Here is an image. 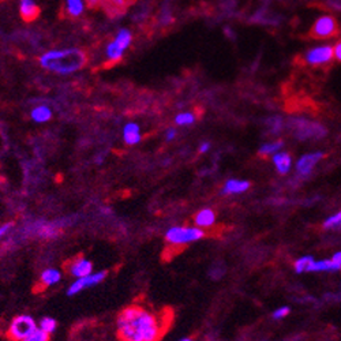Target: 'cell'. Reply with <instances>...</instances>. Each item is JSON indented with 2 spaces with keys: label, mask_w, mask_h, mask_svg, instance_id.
I'll use <instances>...</instances> for the list:
<instances>
[{
  "label": "cell",
  "mask_w": 341,
  "mask_h": 341,
  "mask_svg": "<svg viewBox=\"0 0 341 341\" xmlns=\"http://www.w3.org/2000/svg\"><path fill=\"white\" fill-rule=\"evenodd\" d=\"M120 341H158L165 330L164 318L142 306H128L118 317Z\"/></svg>",
  "instance_id": "1"
},
{
  "label": "cell",
  "mask_w": 341,
  "mask_h": 341,
  "mask_svg": "<svg viewBox=\"0 0 341 341\" xmlns=\"http://www.w3.org/2000/svg\"><path fill=\"white\" fill-rule=\"evenodd\" d=\"M88 61L82 49H52L40 56V66L55 74L69 75L81 70Z\"/></svg>",
  "instance_id": "2"
},
{
  "label": "cell",
  "mask_w": 341,
  "mask_h": 341,
  "mask_svg": "<svg viewBox=\"0 0 341 341\" xmlns=\"http://www.w3.org/2000/svg\"><path fill=\"white\" fill-rule=\"evenodd\" d=\"M205 236V232L199 227H170L165 232V241L169 245L183 246L188 243L201 241Z\"/></svg>",
  "instance_id": "3"
},
{
  "label": "cell",
  "mask_w": 341,
  "mask_h": 341,
  "mask_svg": "<svg viewBox=\"0 0 341 341\" xmlns=\"http://www.w3.org/2000/svg\"><path fill=\"white\" fill-rule=\"evenodd\" d=\"M36 329H37V324L33 317L26 314L17 315L7 329V336L13 341H23L29 334L35 332Z\"/></svg>",
  "instance_id": "4"
},
{
  "label": "cell",
  "mask_w": 341,
  "mask_h": 341,
  "mask_svg": "<svg viewBox=\"0 0 341 341\" xmlns=\"http://www.w3.org/2000/svg\"><path fill=\"white\" fill-rule=\"evenodd\" d=\"M338 33V23L330 15L318 18L310 30V37L315 40H325L333 37Z\"/></svg>",
  "instance_id": "5"
},
{
  "label": "cell",
  "mask_w": 341,
  "mask_h": 341,
  "mask_svg": "<svg viewBox=\"0 0 341 341\" xmlns=\"http://www.w3.org/2000/svg\"><path fill=\"white\" fill-rule=\"evenodd\" d=\"M291 127L297 138H300V140L321 138L326 134V130L319 123L309 122V120H303V119H296V120L293 119L291 122Z\"/></svg>",
  "instance_id": "6"
},
{
  "label": "cell",
  "mask_w": 341,
  "mask_h": 341,
  "mask_svg": "<svg viewBox=\"0 0 341 341\" xmlns=\"http://www.w3.org/2000/svg\"><path fill=\"white\" fill-rule=\"evenodd\" d=\"M105 277H107V271L101 270V271H92L90 275L85 276V277H79L77 280L73 283V284L69 287L67 289V295L69 296H74L77 293L82 292L83 289H88L92 288L94 285H98L100 283L105 280Z\"/></svg>",
  "instance_id": "7"
},
{
  "label": "cell",
  "mask_w": 341,
  "mask_h": 341,
  "mask_svg": "<svg viewBox=\"0 0 341 341\" xmlns=\"http://www.w3.org/2000/svg\"><path fill=\"white\" fill-rule=\"evenodd\" d=\"M333 59L332 47H318L306 53V61L311 66H322L328 64Z\"/></svg>",
  "instance_id": "8"
},
{
  "label": "cell",
  "mask_w": 341,
  "mask_h": 341,
  "mask_svg": "<svg viewBox=\"0 0 341 341\" xmlns=\"http://www.w3.org/2000/svg\"><path fill=\"white\" fill-rule=\"evenodd\" d=\"M324 158V153L322 152H314V153L304 154L299 158L296 162V170L299 175L307 176L310 175L315 165L318 164L321 160Z\"/></svg>",
  "instance_id": "9"
},
{
  "label": "cell",
  "mask_w": 341,
  "mask_h": 341,
  "mask_svg": "<svg viewBox=\"0 0 341 341\" xmlns=\"http://www.w3.org/2000/svg\"><path fill=\"white\" fill-rule=\"evenodd\" d=\"M69 271H70L71 276H74L75 279H79V277H85V276L90 275L93 271V263L86 258H75L73 262L70 263L69 266Z\"/></svg>",
  "instance_id": "10"
},
{
  "label": "cell",
  "mask_w": 341,
  "mask_h": 341,
  "mask_svg": "<svg viewBox=\"0 0 341 341\" xmlns=\"http://www.w3.org/2000/svg\"><path fill=\"white\" fill-rule=\"evenodd\" d=\"M19 14L25 22H31L39 18L40 9L35 0H19Z\"/></svg>",
  "instance_id": "11"
},
{
  "label": "cell",
  "mask_w": 341,
  "mask_h": 341,
  "mask_svg": "<svg viewBox=\"0 0 341 341\" xmlns=\"http://www.w3.org/2000/svg\"><path fill=\"white\" fill-rule=\"evenodd\" d=\"M250 188V182L239 179H229L225 182L223 187V194L225 195H236L246 193Z\"/></svg>",
  "instance_id": "12"
},
{
  "label": "cell",
  "mask_w": 341,
  "mask_h": 341,
  "mask_svg": "<svg viewBox=\"0 0 341 341\" xmlns=\"http://www.w3.org/2000/svg\"><path fill=\"white\" fill-rule=\"evenodd\" d=\"M273 164L281 175H287L292 168V157L287 152H277L273 154Z\"/></svg>",
  "instance_id": "13"
},
{
  "label": "cell",
  "mask_w": 341,
  "mask_h": 341,
  "mask_svg": "<svg viewBox=\"0 0 341 341\" xmlns=\"http://www.w3.org/2000/svg\"><path fill=\"white\" fill-rule=\"evenodd\" d=\"M194 223L199 228H209L216 223V213L215 210L210 208H205L198 212L195 217H194Z\"/></svg>",
  "instance_id": "14"
},
{
  "label": "cell",
  "mask_w": 341,
  "mask_h": 341,
  "mask_svg": "<svg viewBox=\"0 0 341 341\" xmlns=\"http://www.w3.org/2000/svg\"><path fill=\"white\" fill-rule=\"evenodd\" d=\"M59 229H60V227L56 223H43V221H39V223L35 224L36 235L40 237H44V239L55 237Z\"/></svg>",
  "instance_id": "15"
},
{
  "label": "cell",
  "mask_w": 341,
  "mask_h": 341,
  "mask_svg": "<svg viewBox=\"0 0 341 341\" xmlns=\"http://www.w3.org/2000/svg\"><path fill=\"white\" fill-rule=\"evenodd\" d=\"M141 128L137 123H127L123 127V140L127 145H137L141 142Z\"/></svg>",
  "instance_id": "16"
},
{
  "label": "cell",
  "mask_w": 341,
  "mask_h": 341,
  "mask_svg": "<svg viewBox=\"0 0 341 341\" xmlns=\"http://www.w3.org/2000/svg\"><path fill=\"white\" fill-rule=\"evenodd\" d=\"M30 118L35 123H47L52 119V110L48 105H37L31 110Z\"/></svg>",
  "instance_id": "17"
},
{
  "label": "cell",
  "mask_w": 341,
  "mask_h": 341,
  "mask_svg": "<svg viewBox=\"0 0 341 341\" xmlns=\"http://www.w3.org/2000/svg\"><path fill=\"white\" fill-rule=\"evenodd\" d=\"M60 280H61L60 270H57L55 267H49V269H45V270L41 273L40 284L47 288V287H52V285L57 284Z\"/></svg>",
  "instance_id": "18"
},
{
  "label": "cell",
  "mask_w": 341,
  "mask_h": 341,
  "mask_svg": "<svg viewBox=\"0 0 341 341\" xmlns=\"http://www.w3.org/2000/svg\"><path fill=\"white\" fill-rule=\"evenodd\" d=\"M341 270V265L330 259H321L314 261L310 267V271H338Z\"/></svg>",
  "instance_id": "19"
},
{
  "label": "cell",
  "mask_w": 341,
  "mask_h": 341,
  "mask_svg": "<svg viewBox=\"0 0 341 341\" xmlns=\"http://www.w3.org/2000/svg\"><path fill=\"white\" fill-rule=\"evenodd\" d=\"M123 53H124V51H123L115 41H111L110 44H108V47H107V52H105V55L108 57L110 64H115V63H118V61L122 60Z\"/></svg>",
  "instance_id": "20"
},
{
  "label": "cell",
  "mask_w": 341,
  "mask_h": 341,
  "mask_svg": "<svg viewBox=\"0 0 341 341\" xmlns=\"http://www.w3.org/2000/svg\"><path fill=\"white\" fill-rule=\"evenodd\" d=\"M67 14L73 18H78L82 15L85 10V2L83 0H66Z\"/></svg>",
  "instance_id": "21"
},
{
  "label": "cell",
  "mask_w": 341,
  "mask_h": 341,
  "mask_svg": "<svg viewBox=\"0 0 341 341\" xmlns=\"http://www.w3.org/2000/svg\"><path fill=\"white\" fill-rule=\"evenodd\" d=\"M131 40H132L131 31L128 30V29H120V30L118 31L116 37H115L114 41L123 49V51H126V49L130 47V44H131Z\"/></svg>",
  "instance_id": "22"
},
{
  "label": "cell",
  "mask_w": 341,
  "mask_h": 341,
  "mask_svg": "<svg viewBox=\"0 0 341 341\" xmlns=\"http://www.w3.org/2000/svg\"><path fill=\"white\" fill-rule=\"evenodd\" d=\"M315 259L310 255H304V257H300L297 258L293 263V269L296 273H306V271H310V267L313 265Z\"/></svg>",
  "instance_id": "23"
},
{
  "label": "cell",
  "mask_w": 341,
  "mask_h": 341,
  "mask_svg": "<svg viewBox=\"0 0 341 341\" xmlns=\"http://www.w3.org/2000/svg\"><path fill=\"white\" fill-rule=\"evenodd\" d=\"M283 142L281 141H276V142H269V144H265L261 146L259 149V153L263 154V156H269V154H275L277 152H280L283 149Z\"/></svg>",
  "instance_id": "24"
},
{
  "label": "cell",
  "mask_w": 341,
  "mask_h": 341,
  "mask_svg": "<svg viewBox=\"0 0 341 341\" xmlns=\"http://www.w3.org/2000/svg\"><path fill=\"white\" fill-rule=\"evenodd\" d=\"M56 326L57 322L53 318H51V317H45V318H43L40 321L39 325V328L41 329V330H44L45 333H48V334L55 332V330H56Z\"/></svg>",
  "instance_id": "25"
},
{
  "label": "cell",
  "mask_w": 341,
  "mask_h": 341,
  "mask_svg": "<svg viewBox=\"0 0 341 341\" xmlns=\"http://www.w3.org/2000/svg\"><path fill=\"white\" fill-rule=\"evenodd\" d=\"M195 122V115L191 114V112H183V114H179L175 118V123L178 126H190Z\"/></svg>",
  "instance_id": "26"
},
{
  "label": "cell",
  "mask_w": 341,
  "mask_h": 341,
  "mask_svg": "<svg viewBox=\"0 0 341 341\" xmlns=\"http://www.w3.org/2000/svg\"><path fill=\"white\" fill-rule=\"evenodd\" d=\"M341 227V210L337 212L334 215L329 216L328 219L324 221V228L326 229H333V228H340Z\"/></svg>",
  "instance_id": "27"
},
{
  "label": "cell",
  "mask_w": 341,
  "mask_h": 341,
  "mask_svg": "<svg viewBox=\"0 0 341 341\" xmlns=\"http://www.w3.org/2000/svg\"><path fill=\"white\" fill-rule=\"evenodd\" d=\"M23 341H49V334L45 333L44 330H41L40 328H37L35 332L29 334Z\"/></svg>",
  "instance_id": "28"
},
{
  "label": "cell",
  "mask_w": 341,
  "mask_h": 341,
  "mask_svg": "<svg viewBox=\"0 0 341 341\" xmlns=\"http://www.w3.org/2000/svg\"><path fill=\"white\" fill-rule=\"evenodd\" d=\"M289 313H291V309H289L288 306H281L273 311L271 317H273V319H283V318H285Z\"/></svg>",
  "instance_id": "29"
},
{
  "label": "cell",
  "mask_w": 341,
  "mask_h": 341,
  "mask_svg": "<svg viewBox=\"0 0 341 341\" xmlns=\"http://www.w3.org/2000/svg\"><path fill=\"white\" fill-rule=\"evenodd\" d=\"M107 2L111 6V10H115L118 13H120L122 10L127 7V0H107Z\"/></svg>",
  "instance_id": "30"
},
{
  "label": "cell",
  "mask_w": 341,
  "mask_h": 341,
  "mask_svg": "<svg viewBox=\"0 0 341 341\" xmlns=\"http://www.w3.org/2000/svg\"><path fill=\"white\" fill-rule=\"evenodd\" d=\"M269 124H270V130L273 132H279L283 128V120L280 118H273L269 120Z\"/></svg>",
  "instance_id": "31"
},
{
  "label": "cell",
  "mask_w": 341,
  "mask_h": 341,
  "mask_svg": "<svg viewBox=\"0 0 341 341\" xmlns=\"http://www.w3.org/2000/svg\"><path fill=\"white\" fill-rule=\"evenodd\" d=\"M333 57H336L337 60L341 61V41L337 43L336 47L333 48Z\"/></svg>",
  "instance_id": "32"
},
{
  "label": "cell",
  "mask_w": 341,
  "mask_h": 341,
  "mask_svg": "<svg viewBox=\"0 0 341 341\" xmlns=\"http://www.w3.org/2000/svg\"><path fill=\"white\" fill-rule=\"evenodd\" d=\"M11 227H13V225H11V224H10V223L3 224V225L0 227V239L5 236L6 233H7V232L10 231V228H11Z\"/></svg>",
  "instance_id": "33"
},
{
  "label": "cell",
  "mask_w": 341,
  "mask_h": 341,
  "mask_svg": "<svg viewBox=\"0 0 341 341\" xmlns=\"http://www.w3.org/2000/svg\"><path fill=\"white\" fill-rule=\"evenodd\" d=\"M86 5H88V7H90V9H96L97 6H98V3H100V0H83Z\"/></svg>",
  "instance_id": "34"
},
{
  "label": "cell",
  "mask_w": 341,
  "mask_h": 341,
  "mask_svg": "<svg viewBox=\"0 0 341 341\" xmlns=\"http://www.w3.org/2000/svg\"><path fill=\"white\" fill-rule=\"evenodd\" d=\"M175 137H176V131L174 130V128H169V130L166 131V135H165L166 141H172Z\"/></svg>",
  "instance_id": "35"
},
{
  "label": "cell",
  "mask_w": 341,
  "mask_h": 341,
  "mask_svg": "<svg viewBox=\"0 0 341 341\" xmlns=\"http://www.w3.org/2000/svg\"><path fill=\"white\" fill-rule=\"evenodd\" d=\"M209 149H210V145L208 144V142H203V144L199 146V153H206Z\"/></svg>",
  "instance_id": "36"
},
{
  "label": "cell",
  "mask_w": 341,
  "mask_h": 341,
  "mask_svg": "<svg viewBox=\"0 0 341 341\" xmlns=\"http://www.w3.org/2000/svg\"><path fill=\"white\" fill-rule=\"evenodd\" d=\"M332 259L336 263H338V265H341V251H338V253H336L332 257Z\"/></svg>",
  "instance_id": "37"
},
{
  "label": "cell",
  "mask_w": 341,
  "mask_h": 341,
  "mask_svg": "<svg viewBox=\"0 0 341 341\" xmlns=\"http://www.w3.org/2000/svg\"><path fill=\"white\" fill-rule=\"evenodd\" d=\"M179 341H194L193 338H190V337H183V338H180Z\"/></svg>",
  "instance_id": "38"
}]
</instances>
